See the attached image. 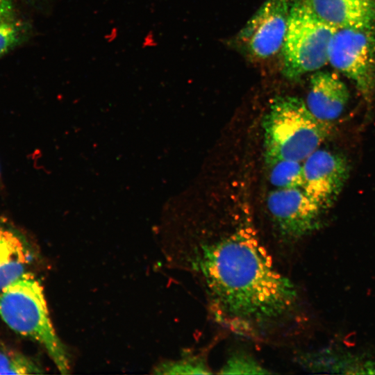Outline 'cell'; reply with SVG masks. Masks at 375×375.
Returning <instances> with one entry per match:
<instances>
[{
  "instance_id": "8992f818",
  "label": "cell",
  "mask_w": 375,
  "mask_h": 375,
  "mask_svg": "<svg viewBox=\"0 0 375 375\" xmlns=\"http://www.w3.org/2000/svg\"><path fill=\"white\" fill-rule=\"evenodd\" d=\"M267 207L279 244H293L318 230L324 210L301 188H276L268 194Z\"/></svg>"
},
{
  "instance_id": "30bf717a",
  "label": "cell",
  "mask_w": 375,
  "mask_h": 375,
  "mask_svg": "<svg viewBox=\"0 0 375 375\" xmlns=\"http://www.w3.org/2000/svg\"><path fill=\"white\" fill-rule=\"evenodd\" d=\"M307 107L318 119L330 122L342 112L349 98L345 83L333 73L317 72L310 78Z\"/></svg>"
},
{
  "instance_id": "7c38bea8",
  "label": "cell",
  "mask_w": 375,
  "mask_h": 375,
  "mask_svg": "<svg viewBox=\"0 0 375 375\" xmlns=\"http://www.w3.org/2000/svg\"><path fill=\"white\" fill-rule=\"evenodd\" d=\"M29 25L19 15L12 0H0V58L29 36Z\"/></svg>"
},
{
  "instance_id": "277c9868",
  "label": "cell",
  "mask_w": 375,
  "mask_h": 375,
  "mask_svg": "<svg viewBox=\"0 0 375 375\" xmlns=\"http://www.w3.org/2000/svg\"><path fill=\"white\" fill-rule=\"evenodd\" d=\"M335 28L320 20L299 0L290 8L283 44L284 76L296 80L328 62V50Z\"/></svg>"
},
{
  "instance_id": "7a4b0ae2",
  "label": "cell",
  "mask_w": 375,
  "mask_h": 375,
  "mask_svg": "<svg viewBox=\"0 0 375 375\" xmlns=\"http://www.w3.org/2000/svg\"><path fill=\"white\" fill-rule=\"evenodd\" d=\"M265 161L306 160L333 132L330 122L316 118L294 97L274 98L264 122Z\"/></svg>"
},
{
  "instance_id": "5bb4252c",
  "label": "cell",
  "mask_w": 375,
  "mask_h": 375,
  "mask_svg": "<svg viewBox=\"0 0 375 375\" xmlns=\"http://www.w3.org/2000/svg\"><path fill=\"white\" fill-rule=\"evenodd\" d=\"M157 374H211L212 369L203 353H188L181 358L170 360L158 366Z\"/></svg>"
},
{
  "instance_id": "8fae6325",
  "label": "cell",
  "mask_w": 375,
  "mask_h": 375,
  "mask_svg": "<svg viewBox=\"0 0 375 375\" xmlns=\"http://www.w3.org/2000/svg\"><path fill=\"white\" fill-rule=\"evenodd\" d=\"M17 229L0 221V291L28 272L34 254Z\"/></svg>"
},
{
  "instance_id": "6da1fadb",
  "label": "cell",
  "mask_w": 375,
  "mask_h": 375,
  "mask_svg": "<svg viewBox=\"0 0 375 375\" xmlns=\"http://www.w3.org/2000/svg\"><path fill=\"white\" fill-rule=\"evenodd\" d=\"M180 260L203 292L211 317L231 332L271 341L297 322V288L275 265L250 222L194 234L180 247Z\"/></svg>"
},
{
  "instance_id": "5b68a950",
  "label": "cell",
  "mask_w": 375,
  "mask_h": 375,
  "mask_svg": "<svg viewBox=\"0 0 375 375\" xmlns=\"http://www.w3.org/2000/svg\"><path fill=\"white\" fill-rule=\"evenodd\" d=\"M328 62L351 79L369 101L375 92V27L336 29Z\"/></svg>"
},
{
  "instance_id": "9c48e42d",
  "label": "cell",
  "mask_w": 375,
  "mask_h": 375,
  "mask_svg": "<svg viewBox=\"0 0 375 375\" xmlns=\"http://www.w3.org/2000/svg\"><path fill=\"white\" fill-rule=\"evenodd\" d=\"M335 29L375 27V0H299Z\"/></svg>"
},
{
  "instance_id": "9a60e30c",
  "label": "cell",
  "mask_w": 375,
  "mask_h": 375,
  "mask_svg": "<svg viewBox=\"0 0 375 375\" xmlns=\"http://www.w3.org/2000/svg\"><path fill=\"white\" fill-rule=\"evenodd\" d=\"M42 369L22 353L0 344V374H35Z\"/></svg>"
},
{
  "instance_id": "52a82bcc",
  "label": "cell",
  "mask_w": 375,
  "mask_h": 375,
  "mask_svg": "<svg viewBox=\"0 0 375 375\" xmlns=\"http://www.w3.org/2000/svg\"><path fill=\"white\" fill-rule=\"evenodd\" d=\"M288 0H265L238 34L253 57L267 58L282 48L290 14Z\"/></svg>"
},
{
  "instance_id": "2e32d148",
  "label": "cell",
  "mask_w": 375,
  "mask_h": 375,
  "mask_svg": "<svg viewBox=\"0 0 375 375\" xmlns=\"http://www.w3.org/2000/svg\"><path fill=\"white\" fill-rule=\"evenodd\" d=\"M217 373L219 374H268L272 372L252 355L237 351L227 358Z\"/></svg>"
},
{
  "instance_id": "ba28073f",
  "label": "cell",
  "mask_w": 375,
  "mask_h": 375,
  "mask_svg": "<svg viewBox=\"0 0 375 375\" xmlns=\"http://www.w3.org/2000/svg\"><path fill=\"white\" fill-rule=\"evenodd\" d=\"M302 165L301 188L324 211L330 208L349 176L346 158L327 150L317 149Z\"/></svg>"
},
{
  "instance_id": "4fadbf2b",
  "label": "cell",
  "mask_w": 375,
  "mask_h": 375,
  "mask_svg": "<svg viewBox=\"0 0 375 375\" xmlns=\"http://www.w3.org/2000/svg\"><path fill=\"white\" fill-rule=\"evenodd\" d=\"M270 183L276 188H301L303 165L292 160H267Z\"/></svg>"
},
{
  "instance_id": "3957f363",
  "label": "cell",
  "mask_w": 375,
  "mask_h": 375,
  "mask_svg": "<svg viewBox=\"0 0 375 375\" xmlns=\"http://www.w3.org/2000/svg\"><path fill=\"white\" fill-rule=\"evenodd\" d=\"M0 317L12 330L40 343L59 372L69 374L68 352L51 324L42 287L31 272L0 291Z\"/></svg>"
}]
</instances>
